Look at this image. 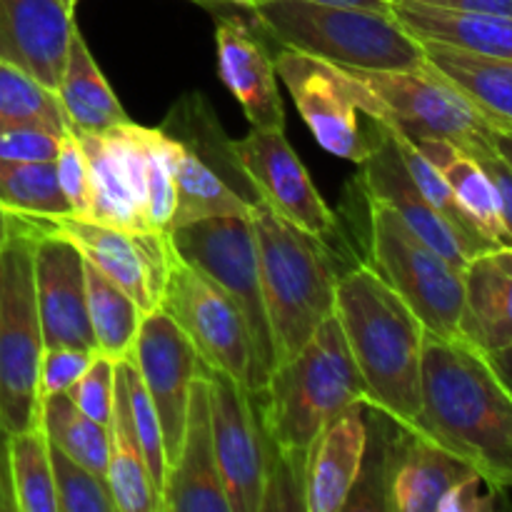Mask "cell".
<instances>
[{
    "mask_svg": "<svg viewBox=\"0 0 512 512\" xmlns=\"http://www.w3.org/2000/svg\"><path fill=\"white\" fill-rule=\"evenodd\" d=\"M420 415L410 433L463 458L495 490H512V395L463 338L425 330Z\"/></svg>",
    "mask_w": 512,
    "mask_h": 512,
    "instance_id": "obj_1",
    "label": "cell"
},
{
    "mask_svg": "<svg viewBox=\"0 0 512 512\" xmlns=\"http://www.w3.org/2000/svg\"><path fill=\"white\" fill-rule=\"evenodd\" d=\"M335 318L368 388V410L410 428L423 398V323L368 263L340 273Z\"/></svg>",
    "mask_w": 512,
    "mask_h": 512,
    "instance_id": "obj_2",
    "label": "cell"
},
{
    "mask_svg": "<svg viewBox=\"0 0 512 512\" xmlns=\"http://www.w3.org/2000/svg\"><path fill=\"white\" fill-rule=\"evenodd\" d=\"M255 400H260V420L270 448L303 473L305 455L315 438L345 410L370 403L335 315L293 358L275 365Z\"/></svg>",
    "mask_w": 512,
    "mask_h": 512,
    "instance_id": "obj_3",
    "label": "cell"
},
{
    "mask_svg": "<svg viewBox=\"0 0 512 512\" xmlns=\"http://www.w3.org/2000/svg\"><path fill=\"white\" fill-rule=\"evenodd\" d=\"M248 218L258 245L275 365H280L335 315L340 270L333 248L280 218L263 200H253Z\"/></svg>",
    "mask_w": 512,
    "mask_h": 512,
    "instance_id": "obj_4",
    "label": "cell"
},
{
    "mask_svg": "<svg viewBox=\"0 0 512 512\" xmlns=\"http://www.w3.org/2000/svg\"><path fill=\"white\" fill-rule=\"evenodd\" d=\"M260 33L280 48L360 70H408L423 65V43L393 13L305 0H265L245 8Z\"/></svg>",
    "mask_w": 512,
    "mask_h": 512,
    "instance_id": "obj_5",
    "label": "cell"
},
{
    "mask_svg": "<svg viewBox=\"0 0 512 512\" xmlns=\"http://www.w3.org/2000/svg\"><path fill=\"white\" fill-rule=\"evenodd\" d=\"M343 70L355 85L360 113L373 123L400 130L413 140H450L470 155L495 150L493 125L425 60L408 70Z\"/></svg>",
    "mask_w": 512,
    "mask_h": 512,
    "instance_id": "obj_6",
    "label": "cell"
},
{
    "mask_svg": "<svg viewBox=\"0 0 512 512\" xmlns=\"http://www.w3.org/2000/svg\"><path fill=\"white\" fill-rule=\"evenodd\" d=\"M33 225L23 220L0 248V425L8 435L40 425L45 353L33 278Z\"/></svg>",
    "mask_w": 512,
    "mask_h": 512,
    "instance_id": "obj_7",
    "label": "cell"
},
{
    "mask_svg": "<svg viewBox=\"0 0 512 512\" xmlns=\"http://www.w3.org/2000/svg\"><path fill=\"white\" fill-rule=\"evenodd\" d=\"M365 263L405 300L428 333L458 338L465 303L463 268L423 243L393 208L375 198H368Z\"/></svg>",
    "mask_w": 512,
    "mask_h": 512,
    "instance_id": "obj_8",
    "label": "cell"
},
{
    "mask_svg": "<svg viewBox=\"0 0 512 512\" xmlns=\"http://www.w3.org/2000/svg\"><path fill=\"white\" fill-rule=\"evenodd\" d=\"M168 238L175 255L220 285L243 313L253 338L255 378H258L260 395L275 368V353L268 313H265L263 285H260L258 245H255L250 218L228 215V218L195 220L173 228Z\"/></svg>",
    "mask_w": 512,
    "mask_h": 512,
    "instance_id": "obj_9",
    "label": "cell"
},
{
    "mask_svg": "<svg viewBox=\"0 0 512 512\" xmlns=\"http://www.w3.org/2000/svg\"><path fill=\"white\" fill-rule=\"evenodd\" d=\"M160 308L183 328L205 368L225 373L258 395L253 338L243 313L220 285L180 260L175 250Z\"/></svg>",
    "mask_w": 512,
    "mask_h": 512,
    "instance_id": "obj_10",
    "label": "cell"
},
{
    "mask_svg": "<svg viewBox=\"0 0 512 512\" xmlns=\"http://www.w3.org/2000/svg\"><path fill=\"white\" fill-rule=\"evenodd\" d=\"M240 173L255 190V200L275 210L295 228L305 230L328 248L343 240L338 215L310 180L308 168L285 138V130H255L230 143Z\"/></svg>",
    "mask_w": 512,
    "mask_h": 512,
    "instance_id": "obj_11",
    "label": "cell"
},
{
    "mask_svg": "<svg viewBox=\"0 0 512 512\" xmlns=\"http://www.w3.org/2000/svg\"><path fill=\"white\" fill-rule=\"evenodd\" d=\"M210 425L230 512H263L270 480V440L255 395L225 373L205 368Z\"/></svg>",
    "mask_w": 512,
    "mask_h": 512,
    "instance_id": "obj_12",
    "label": "cell"
},
{
    "mask_svg": "<svg viewBox=\"0 0 512 512\" xmlns=\"http://www.w3.org/2000/svg\"><path fill=\"white\" fill-rule=\"evenodd\" d=\"M275 70L320 148L355 165H363L373 155L375 138L365 135L360 125L355 85L340 65L293 48H280Z\"/></svg>",
    "mask_w": 512,
    "mask_h": 512,
    "instance_id": "obj_13",
    "label": "cell"
},
{
    "mask_svg": "<svg viewBox=\"0 0 512 512\" xmlns=\"http://www.w3.org/2000/svg\"><path fill=\"white\" fill-rule=\"evenodd\" d=\"M35 225L73 240L85 260H90L100 273L118 283L143 308V313L160 308L170 260H173V245L168 235L133 233V230L113 228V225L75 218V215L40 220Z\"/></svg>",
    "mask_w": 512,
    "mask_h": 512,
    "instance_id": "obj_14",
    "label": "cell"
},
{
    "mask_svg": "<svg viewBox=\"0 0 512 512\" xmlns=\"http://www.w3.org/2000/svg\"><path fill=\"white\" fill-rule=\"evenodd\" d=\"M130 360L138 368L140 380H143L160 425H163L170 468L180 448V440H183L190 388L203 368V360L188 335L183 333V328L163 308L145 313Z\"/></svg>",
    "mask_w": 512,
    "mask_h": 512,
    "instance_id": "obj_15",
    "label": "cell"
},
{
    "mask_svg": "<svg viewBox=\"0 0 512 512\" xmlns=\"http://www.w3.org/2000/svg\"><path fill=\"white\" fill-rule=\"evenodd\" d=\"M30 223V220H28ZM33 225V278L45 348L93 350L88 320L85 255L78 245L50 228Z\"/></svg>",
    "mask_w": 512,
    "mask_h": 512,
    "instance_id": "obj_16",
    "label": "cell"
},
{
    "mask_svg": "<svg viewBox=\"0 0 512 512\" xmlns=\"http://www.w3.org/2000/svg\"><path fill=\"white\" fill-rule=\"evenodd\" d=\"M90 168V220L153 233L145 218V153L138 123L128 120L108 133H75Z\"/></svg>",
    "mask_w": 512,
    "mask_h": 512,
    "instance_id": "obj_17",
    "label": "cell"
},
{
    "mask_svg": "<svg viewBox=\"0 0 512 512\" xmlns=\"http://www.w3.org/2000/svg\"><path fill=\"white\" fill-rule=\"evenodd\" d=\"M375 133L378 135H375L373 155L363 163V188L368 198H375L393 208L398 218L423 243L445 255L458 268H465L468 260L483 250L495 248V245L480 243V240L465 235L435 205H430L418 190V185L413 183L398 150L378 123H375Z\"/></svg>",
    "mask_w": 512,
    "mask_h": 512,
    "instance_id": "obj_18",
    "label": "cell"
},
{
    "mask_svg": "<svg viewBox=\"0 0 512 512\" xmlns=\"http://www.w3.org/2000/svg\"><path fill=\"white\" fill-rule=\"evenodd\" d=\"M220 78L243 108L250 128L285 130L278 70L258 25L240 15H218L215 25Z\"/></svg>",
    "mask_w": 512,
    "mask_h": 512,
    "instance_id": "obj_19",
    "label": "cell"
},
{
    "mask_svg": "<svg viewBox=\"0 0 512 512\" xmlns=\"http://www.w3.org/2000/svg\"><path fill=\"white\" fill-rule=\"evenodd\" d=\"M75 28L65 0H0V60L58 90Z\"/></svg>",
    "mask_w": 512,
    "mask_h": 512,
    "instance_id": "obj_20",
    "label": "cell"
},
{
    "mask_svg": "<svg viewBox=\"0 0 512 512\" xmlns=\"http://www.w3.org/2000/svg\"><path fill=\"white\" fill-rule=\"evenodd\" d=\"M163 512H230L210 425V390L203 368L193 380L183 440L168 468Z\"/></svg>",
    "mask_w": 512,
    "mask_h": 512,
    "instance_id": "obj_21",
    "label": "cell"
},
{
    "mask_svg": "<svg viewBox=\"0 0 512 512\" xmlns=\"http://www.w3.org/2000/svg\"><path fill=\"white\" fill-rule=\"evenodd\" d=\"M368 405H355L335 418L310 445L303 463V510H348L368 458Z\"/></svg>",
    "mask_w": 512,
    "mask_h": 512,
    "instance_id": "obj_22",
    "label": "cell"
},
{
    "mask_svg": "<svg viewBox=\"0 0 512 512\" xmlns=\"http://www.w3.org/2000/svg\"><path fill=\"white\" fill-rule=\"evenodd\" d=\"M465 303L458 338L488 355L512 343V245H495L463 268Z\"/></svg>",
    "mask_w": 512,
    "mask_h": 512,
    "instance_id": "obj_23",
    "label": "cell"
},
{
    "mask_svg": "<svg viewBox=\"0 0 512 512\" xmlns=\"http://www.w3.org/2000/svg\"><path fill=\"white\" fill-rule=\"evenodd\" d=\"M398 430L400 448L388 473L385 508L398 512H438L440 500L450 493V488L475 470L433 440L405 428Z\"/></svg>",
    "mask_w": 512,
    "mask_h": 512,
    "instance_id": "obj_24",
    "label": "cell"
},
{
    "mask_svg": "<svg viewBox=\"0 0 512 512\" xmlns=\"http://www.w3.org/2000/svg\"><path fill=\"white\" fill-rule=\"evenodd\" d=\"M393 15L410 35L425 43H440L485 58L512 60V15L460 13L433 5H393Z\"/></svg>",
    "mask_w": 512,
    "mask_h": 512,
    "instance_id": "obj_25",
    "label": "cell"
},
{
    "mask_svg": "<svg viewBox=\"0 0 512 512\" xmlns=\"http://www.w3.org/2000/svg\"><path fill=\"white\" fill-rule=\"evenodd\" d=\"M423 43V60L448 80L493 128L512 130V60Z\"/></svg>",
    "mask_w": 512,
    "mask_h": 512,
    "instance_id": "obj_26",
    "label": "cell"
},
{
    "mask_svg": "<svg viewBox=\"0 0 512 512\" xmlns=\"http://www.w3.org/2000/svg\"><path fill=\"white\" fill-rule=\"evenodd\" d=\"M55 95L73 133H108L115 125L130 120L100 65L95 63L80 28H75L70 38L68 60Z\"/></svg>",
    "mask_w": 512,
    "mask_h": 512,
    "instance_id": "obj_27",
    "label": "cell"
},
{
    "mask_svg": "<svg viewBox=\"0 0 512 512\" xmlns=\"http://www.w3.org/2000/svg\"><path fill=\"white\" fill-rule=\"evenodd\" d=\"M110 495L118 512H160V500L150 483L148 463L135 435L130 415L128 390L123 373L115 363V400L108 420V470H105Z\"/></svg>",
    "mask_w": 512,
    "mask_h": 512,
    "instance_id": "obj_28",
    "label": "cell"
},
{
    "mask_svg": "<svg viewBox=\"0 0 512 512\" xmlns=\"http://www.w3.org/2000/svg\"><path fill=\"white\" fill-rule=\"evenodd\" d=\"M425 158L443 173L448 185L453 188L460 208L465 210L470 223L478 228V233L493 245H510L505 233L503 218H500V203L495 185L480 160L463 150L460 145L440 138L415 140Z\"/></svg>",
    "mask_w": 512,
    "mask_h": 512,
    "instance_id": "obj_29",
    "label": "cell"
},
{
    "mask_svg": "<svg viewBox=\"0 0 512 512\" xmlns=\"http://www.w3.org/2000/svg\"><path fill=\"white\" fill-rule=\"evenodd\" d=\"M173 135V133H170ZM175 138V135H173ZM253 200L233 188L198 148L175 138V215L173 228L208 218L243 215L248 218ZM170 228V230H173Z\"/></svg>",
    "mask_w": 512,
    "mask_h": 512,
    "instance_id": "obj_30",
    "label": "cell"
},
{
    "mask_svg": "<svg viewBox=\"0 0 512 512\" xmlns=\"http://www.w3.org/2000/svg\"><path fill=\"white\" fill-rule=\"evenodd\" d=\"M85 290H88V320L93 330L95 353L113 360L130 358L138 340L145 313L118 283L85 260Z\"/></svg>",
    "mask_w": 512,
    "mask_h": 512,
    "instance_id": "obj_31",
    "label": "cell"
},
{
    "mask_svg": "<svg viewBox=\"0 0 512 512\" xmlns=\"http://www.w3.org/2000/svg\"><path fill=\"white\" fill-rule=\"evenodd\" d=\"M0 208L30 223L70 215L68 200L58 185L55 163L0 158Z\"/></svg>",
    "mask_w": 512,
    "mask_h": 512,
    "instance_id": "obj_32",
    "label": "cell"
},
{
    "mask_svg": "<svg viewBox=\"0 0 512 512\" xmlns=\"http://www.w3.org/2000/svg\"><path fill=\"white\" fill-rule=\"evenodd\" d=\"M40 428L50 445L93 473L108 470V425L88 418L68 393L40 400Z\"/></svg>",
    "mask_w": 512,
    "mask_h": 512,
    "instance_id": "obj_33",
    "label": "cell"
},
{
    "mask_svg": "<svg viewBox=\"0 0 512 512\" xmlns=\"http://www.w3.org/2000/svg\"><path fill=\"white\" fill-rule=\"evenodd\" d=\"M10 490L18 512H58L50 443L40 425L10 435Z\"/></svg>",
    "mask_w": 512,
    "mask_h": 512,
    "instance_id": "obj_34",
    "label": "cell"
},
{
    "mask_svg": "<svg viewBox=\"0 0 512 512\" xmlns=\"http://www.w3.org/2000/svg\"><path fill=\"white\" fill-rule=\"evenodd\" d=\"M0 125H43L60 135L70 130L55 90L5 60H0Z\"/></svg>",
    "mask_w": 512,
    "mask_h": 512,
    "instance_id": "obj_35",
    "label": "cell"
},
{
    "mask_svg": "<svg viewBox=\"0 0 512 512\" xmlns=\"http://www.w3.org/2000/svg\"><path fill=\"white\" fill-rule=\"evenodd\" d=\"M145 153V218L153 233L170 235L175 215V138L165 128L138 125Z\"/></svg>",
    "mask_w": 512,
    "mask_h": 512,
    "instance_id": "obj_36",
    "label": "cell"
},
{
    "mask_svg": "<svg viewBox=\"0 0 512 512\" xmlns=\"http://www.w3.org/2000/svg\"><path fill=\"white\" fill-rule=\"evenodd\" d=\"M118 368L123 373L125 390H128V403L130 415H133V428L143 448L145 463H148L150 483H153L155 495L160 500V512H163V490L165 478H168V453H165V438H163V425H160L155 405L150 400L148 390H145L143 380H140L138 368L130 358L118 360Z\"/></svg>",
    "mask_w": 512,
    "mask_h": 512,
    "instance_id": "obj_37",
    "label": "cell"
},
{
    "mask_svg": "<svg viewBox=\"0 0 512 512\" xmlns=\"http://www.w3.org/2000/svg\"><path fill=\"white\" fill-rule=\"evenodd\" d=\"M380 128H383V125H380ZM383 133L388 135L390 143L395 145V150H398L405 170H408V175L413 178V183L418 185V190L423 193V198L428 200L430 205H435V208H438L440 213H443L445 218L455 225V228L463 230L465 235L480 240V243H490V240H485L483 235L478 233V228L470 223L468 215H465V210L460 208L458 198H455L453 188L448 185V180H445L443 173H440V170L435 168L428 158H425V153L418 148V145H415V140L408 138V135L400 133V130H395V128H383Z\"/></svg>",
    "mask_w": 512,
    "mask_h": 512,
    "instance_id": "obj_38",
    "label": "cell"
},
{
    "mask_svg": "<svg viewBox=\"0 0 512 512\" xmlns=\"http://www.w3.org/2000/svg\"><path fill=\"white\" fill-rule=\"evenodd\" d=\"M58 512H118L108 480L50 445Z\"/></svg>",
    "mask_w": 512,
    "mask_h": 512,
    "instance_id": "obj_39",
    "label": "cell"
},
{
    "mask_svg": "<svg viewBox=\"0 0 512 512\" xmlns=\"http://www.w3.org/2000/svg\"><path fill=\"white\" fill-rule=\"evenodd\" d=\"M55 173L58 185L68 200L70 215L75 218H88L90 215V168L85 158L83 143L73 130L63 133L60 138L58 155H55Z\"/></svg>",
    "mask_w": 512,
    "mask_h": 512,
    "instance_id": "obj_40",
    "label": "cell"
},
{
    "mask_svg": "<svg viewBox=\"0 0 512 512\" xmlns=\"http://www.w3.org/2000/svg\"><path fill=\"white\" fill-rule=\"evenodd\" d=\"M115 363H118V360L95 353L88 370L83 373V378L68 390L73 403L78 405L88 418L98 420L100 425H108L110 413H113Z\"/></svg>",
    "mask_w": 512,
    "mask_h": 512,
    "instance_id": "obj_41",
    "label": "cell"
},
{
    "mask_svg": "<svg viewBox=\"0 0 512 512\" xmlns=\"http://www.w3.org/2000/svg\"><path fill=\"white\" fill-rule=\"evenodd\" d=\"M63 135L43 125H0V158L55 163Z\"/></svg>",
    "mask_w": 512,
    "mask_h": 512,
    "instance_id": "obj_42",
    "label": "cell"
},
{
    "mask_svg": "<svg viewBox=\"0 0 512 512\" xmlns=\"http://www.w3.org/2000/svg\"><path fill=\"white\" fill-rule=\"evenodd\" d=\"M93 355V350L68 348V345L45 348L43 360H40V400L68 393L83 378Z\"/></svg>",
    "mask_w": 512,
    "mask_h": 512,
    "instance_id": "obj_43",
    "label": "cell"
},
{
    "mask_svg": "<svg viewBox=\"0 0 512 512\" xmlns=\"http://www.w3.org/2000/svg\"><path fill=\"white\" fill-rule=\"evenodd\" d=\"M500 490H495L488 480L480 473H470L468 478L460 480L458 485L450 488V493L440 500L438 512H485L493 510L495 495Z\"/></svg>",
    "mask_w": 512,
    "mask_h": 512,
    "instance_id": "obj_44",
    "label": "cell"
},
{
    "mask_svg": "<svg viewBox=\"0 0 512 512\" xmlns=\"http://www.w3.org/2000/svg\"><path fill=\"white\" fill-rule=\"evenodd\" d=\"M480 160V165L485 168V173L490 175L495 185V193H498L500 203V218H503L505 233H508V240L512 245V168L500 158L495 150H488V153L475 155Z\"/></svg>",
    "mask_w": 512,
    "mask_h": 512,
    "instance_id": "obj_45",
    "label": "cell"
},
{
    "mask_svg": "<svg viewBox=\"0 0 512 512\" xmlns=\"http://www.w3.org/2000/svg\"><path fill=\"white\" fill-rule=\"evenodd\" d=\"M410 3L433 5V8L445 10H460V13L512 15V0H410Z\"/></svg>",
    "mask_w": 512,
    "mask_h": 512,
    "instance_id": "obj_46",
    "label": "cell"
},
{
    "mask_svg": "<svg viewBox=\"0 0 512 512\" xmlns=\"http://www.w3.org/2000/svg\"><path fill=\"white\" fill-rule=\"evenodd\" d=\"M255 3H265V0H238V5H235V8L245 10ZM305 3L343 5V8H363V10H375V13H393V5L385 3V0H305Z\"/></svg>",
    "mask_w": 512,
    "mask_h": 512,
    "instance_id": "obj_47",
    "label": "cell"
},
{
    "mask_svg": "<svg viewBox=\"0 0 512 512\" xmlns=\"http://www.w3.org/2000/svg\"><path fill=\"white\" fill-rule=\"evenodd\" d=\"M485 358H488L490 368L495 370L500 383L505 385V390L512 395V343L505 345V348L495 350V353H488Z\"/></svg>",
    "mask_w": 512,
    "mask_h": 512,
    "instance_id": "obj_48",
    "label": "cell"
},
{
    "mask_svg": "<svg viewBox=\"0 0 512 512\" xmlns=\"http://www.w3.org/2000/svg\"><path fill=\"white\" fill-rule=\"evenodd\" d=\"M493 148L512 168V130L493 128Z\"/></svg>",
    "mask_w": 512,
    "mask_h": 512,
    "instance_id": "obj_49",
    "label": "cell"
},
{
    "mask_svg": "<svg viewBox=\"0 0 512 512\" xmlns=\"http://www.w3.org/2000/svg\"><path fill=\"white\" fill-rule=\"evenodd\" d=\"M8 443L10 435L0 425V493L10 488V468H8Z\"/></svg>",
    "mask_w": 512,
    "mask_h": 512,
    "instance_id": "obj_50",
    "label": "cell"
},
{
    "mask_svg": "<svg viewBox=\"0 0 512 512\" xmlns=\"http://www.w3.org/2000/svg\"><path fill=\"white\" fill-rule=\"evenodd\" d=\"M20 225H23V220L15 218V215H10L8 210L0 208V248L8 243V238L20 228Z\"/></svg>",
    "mask_w": 512,
    "mask_h": 512,
    "instance_id": "obj_51",
    "label": "cell"
},
{
    "mask_svg": "<svg viewBox=\"0 0 512 512\" xmlns=\"http://www.w3.org/2000/svg\"><path fill=\"white\" fill-rule=\"evenodd\" d=\"M190 3H198V5H203V8H210V10H215V8H235V5H238V0H190Z\"/></svg>",
    "mask_w": 512,
    "mask_h": 512,
    "instance_id": "obj_52",
    "label": "cell"
},
{
    "mask_svg": "<svg viewBox=\"0 0 512 512\" xmlns=\"http://www.w3.org/2000/svg\"><path fill=\"white\" fill-rule=\"evenodd\" d=\"M385 3H390V5H398V3H405V0H385Z\"/></svg>",
    "mask_w": 512,
    "mask_h": 512,
    "instance_id": "obj_53",
    "label": "cell"
},
{
    "mask_svg": "<svg viewBox=\"0 0 512 512\" xmlns=\"http://www.w3.org/2000/svg\"><path fill=\"white\" fill-rule=\"evenodd\" d=\"M65 3H68L70 8H75V5H78V0H65Z\"/></svg>",
    "mask_w": 512,
    "mask_h": 512,
    "instance_id": "obj_54",
    "label": "cell"
}]
</instances>
